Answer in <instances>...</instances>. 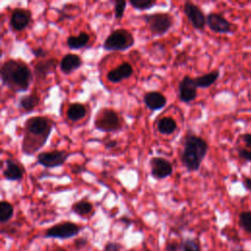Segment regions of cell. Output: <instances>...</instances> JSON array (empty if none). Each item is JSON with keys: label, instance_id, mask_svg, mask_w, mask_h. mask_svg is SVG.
<instances>
[{"label": "cell", "instance_id": "cell-1", "mask_svg": "<svg viewBox=\"0 0 251 251\" xmlns=\"http://www.w3.org/2000/svg\"><path fill=\"white\" fill-rule=\"evenodd\" d=\"M53 129V122L44 116H34L25 122V135L22 150L27 155H31L42 148Z\"/></svg>", "mask_w": 251, "mask_h": 251}, {"label": "cell", "instance_id": "cell-2", "mask_svg": "<svg viewBox=\"0 0 251 251\" xmlns=\"http://www.w3.org/2000/svg\"><path fill=\"white\" fill-rule=\"evenodd\" d=\"M2 85L15 92L27 91L32 81V73L25 61L8 59L0 69Z\"/></svg>", "mask_w": 251, "mask_h": 251}, {"label": "cell", "instance_id": "cell-3", "mask_svg": "<svg viewBox=\"0 0 251 251\" xmlns=\"http://www.w3.org/2000/svg\"><path fill=\"white\" fill-rule=\"evenodd\" d=\"M207 152V141L201 136L188 133L184 139V148L180 159L189 172H196L199 170Z\"/></svg>", "mask_w": 251, "mask_h": 251}, {"label": "cell", "instance_id": "cell-4", "mask_svg": "<svg viewBox=\"0 0 251 251\" xmlns=\"http://www.w3.org/2000/svg\"><path fill=\"white\" fill-rule=\"evenodd\" d=\"M134 37L126 29L114 30L103 43L102 47L107 51H125L133 47Z\"/></svg>", "mask_w": 251, "mask_h": 251}, {"label": "cell", "instance_id": "cell-5", "mask_svg": "<svg viewBox=\"0 0 251 251\" xmlns=\"http://www.w3.org/2000/svg\"><path fill=\"white\" fill-rule=\"evenodd\" d=\"M93 125L102 133H114L122 129V119L112 108H101L95 115Z\"/></svg>", "mask_w": 251, "mask_h": 251}, {"label": "cell", "instance_id": "cell-6", "mask_svg": "<svg viewBox=\"0 0 251 251\" xmlns=\"http://www.w3.org/2000/svg\"><path fill=\"white\" fill-rule=\"evenodd\" d=\"M142 20L148 25L153 37H162L174 25V17L164 12L146 14L142 16Z\"/></svg>", "mask_w": 251, "mask_h": 251}, {"label": "cell", "instance_id": "cell-7", "mask_svg": "<svg viewBox=\"0 0 251 251\" xmlns=\"http://www.w3.org/2000/svg\"><path fill=\"white\" fill-rule=\"evenodd\" d=\"M82 228L75 223L63 222L48 229L45 233V237L67 239L78 236Z\"/></svg>", "mask_w": 251, "mask_h": 251}, {"label": "cell", "instance_id": "cell-8", "mask_svg": "<svg viewBox=\"0 0 251 251\" xmlns=\"http://www.w3.org/2000/svg\"><path fill=\"white\" fill-rule=\"evenodd\" d=\"M69 156V152L62 150L41 152L37 156V163L44 168H57L64 165Z\"/></svg>", "mask_w": 251, "mask_h": 251}, {"label": "cell", "instance_id": "cell-9", "mask_svg": "<svg viewBox=\"0 0 251 251\" xmlns=\"http://www.w3.org/2000/svg\"><path fill=\"white\" fill-rule=\"evenodd\" d=\"M184 13L195 30H202L207 26L206 25L207 16L204 14V12L201 10V8L198 5L190 1L185 2Z\"/></svg>", "mask_w": 251, "mask_h": 251}, {"label": "cell", "instance_id": "cell-10", "mask_svg": "<svg viewBox=\"0 0 251 251\" xmlns=\"http://www.w3.org/2000/svg\"><path fill=\"white\" fill-rule=\"evenodd\" d=\"M149 165L150 174L156 180H164L173 174L172 163L163 157H152Z\"/></svg>", "mask_w": 251, "mask_h": 251}, {"label": "cell", "instance_id": "cell-11", "mask_svg": "<svg viewBox=\"0 0 251 251\" xmlns=\"http://www.w3.org/2000/svg\"><path fill=\"white\" fill-rule=\"evenodd\" d=\"M207 27L216 33H231L233 24L228 21L222 14L211 12L206 18Z\"/></svg>", "mask_w": 251, "mask_h": 251}, {"label": "cell", "instance_id": "cell-12", "mask_svg": "<svg viewBox=\"0 0 251 251\" xmlns=\"http://www.w3.org/2000/svg\"><path fill=\"white\" fill-rule=\"evenodd\" d=\"M197 97V87L194 79L185 76L178 84V98L184 103H191Z\"/></svg>", "mask_w": 251, "mask_h": 251}, {"label": "cell", "instance_id": "cell-13", "mask_svg": "<svg viewBox=\"0 0 251 251\" xmlns=\"http://www.w3.org/2000/svg\"><path fill=\"white\" fill-rule=\"evenodd\" d=\"M31 21V13L28 9L16 8L10 17V27L15 31L24 30Z\"/></svg>", "mask_w": 251, "mask_h": 251}, {"label": "cell", "instance_id": "cell-14", "mask_svg": "<svg viewBox=\"0 0 251 251\" xmlns=\"http://www.w3.org/2000/svg\"><path fill=\"white\" fill-rule=\"evenodd\" d=\"M133 74V68L128 62H123L115 69L110 70L106 75V79L112 84H118L131 78Z\"/></svg>", "mask_w": 251, "mask_h": 251}, {"label": "cell", "instance_id": "cell-15", "mask_svg": "<svg viewBox=\"0 0 251 251\" xmlns=\"http://www.w3.org/2000/svg\"><path fill=\"white\" fill-rule=\"evenodd\" d=\"M2 174L7 181L20 182L24 177L25 169L18 161L12 158H7L5 160V169Z\"/></svg>", "mask_w": 251, "mask_h": 251}, {"label": "cell", "instance_id": "cell-16", "mask_svg": "<svg viewBox=\"0 0 251 251\" xmlns=\"http://www.w3.org/2000/svg\"><path fill=\"white\" fill-rule=\"evenodd\" d=\"M59 62L56 58H49L45 60H40L33 68V74L38 80H44L48 75L52 74L56 70Z\"/></svg>", "mask_w": 251, "mask_h": 251}, {"label": "cell", "instance_id": "cell-17", "mask_svg": "<svg viewBox=\"0 0 251 251\" xmlns=\"http://www.w3.org/2000/svg\"><path fill=\"white\" fill-rule=\"evenodd\" d=\"M143 102L151 111L160 110L166 106L167 97L160 91H148L143 95Z\"/></svg>", "mask_w": 251, "mask_h": 251}, {"label": "cell", "instance_id": "cell-18", "mask_svg": "<svg viewBox=\"0 0 251 251\" xmlns=\"http://www.w3.org/2000/svg\"><path fill=\"white\" fill-rule=\"evenodd\" d=\"M83 65V60L80 55L75 53L66 54L59 62V68L63 74L69 75L76 70L80 69Z\"/></svg>", "mask_w": 251, "mask_h": 251}, {"label": "cell", "instance_id": "cell-19", "mask_svg": "<svg viewBox=\"0 0 251 251\" xmlns=\"http://www.w3.org/2000/svg\"><path fill=\"white\" fill-rule=\"evenodd\" d=\"M40 103H41V97L38 94L31 93V94L21 96L18 101V106H19V109L24 114H29L37 108V107L40 105Z\"/></svg>", "mask_w": 251, "mask_h": 251}, {"label": "cell", "instance_id": "cell-20", "mask_svg": "<svg viewBox=\"0 0 251 251\" xmlns=\"http://www.w3.org/2000/svg\"><path fill=\"white\" fill-rule=\"evenodd\" d=\"M90 41L89 34L86 31L80 32L78 35H70L67 38V46L72 50H79L86 47Z\"/></svg>", "mask_w": 251, "mask_h": 251}, {"label": "cell", "instance_id": "cell-21", "mask_svg": "<svg viewBox=\"0 0 251 251\" xmlns=\"http://www.w3.org/2000/svg\"><path fill=\"white\" fill-rule=\"evenodd\" d=\"M156 129L161 134L165 135H170L173 134L177 129V121L173 117H162L156 122Z\"/></svg>", "mask_w": 251, "mask_h": 251}, {"label": "cell", "instance_id": "cell-22", "mask_svg": "<svg viewBox=\"0 0 251 251\" xmlns=\"http://www.w3.org/2000/svg\"><path fill=\"white\" fill-rule=\"evenodd\" d=\"M67 118L72 122L82 120L87 115V107L79 102L72 103L66 112Z\"/></svg>", "mask_w": 251, "mask_h": 251}, {"label": "cell", "instance_id": "cell-23", "mask_svg": "<svg viewBox=\"0 0 251 251\" xmlns=\"http://www.w3.org/2000/svg\"><path fill=\"white\" fill-rule=\"evenodd\" d=\"M219 77H220V72L218 70H214L208 74L195 78L194 82L197 89H208L217 82Z\"/></svg>", "mask_w": 251, "mask_h": 251}, {"label": "cell", "instance_id": "cell-24", "mask_svg": "<svg viewBox=\"0 0 251 251\" xmlns=\"http://www.w3.org/2000/svg\"><path fill=\"white\" fill-rule=\"evenodd\" d=\"M72 211L78 214L79 216H87V215H89L93 211V205L89 200L83 199L73 204V206H72Z\"/></svg>", "mask_w": 251, "mask_h": 251}, {"label": "cell", "instance_id": "cell-25", "mask_svg": "<svg viewBox=\"0 0 251 251\" xmlns=\"http://www.w3.org/2000/svg\"><path fill=\"white\" fill-rule=\"evenodd\" d=\"M14 215V207L8 201L0 202V223L5 224L7 223Z\"/></svg>", "mask_w": 251, "mask_h": 251}, {"label": "cell", "instance_id": "cell-26", "mask_svg": "<svg viewBox=\"0 0 251 251\" xmlns=\"http://www.w3.org/2000/svg\"><path fill=\"white\" fill-rule=\"evenodd\" d=\"M129 4L138 11H147L153 8L157 2L155 0H131Z\"/></svg>", "mask_w": 251, "mask_h": 251}, {"label": "cell", "instance_id": "cell-27", "mask_svg": "<svg viewBox=\"0 0 251 251\" xmlns=\"http://www.w3.org/2000/svg\"><path fill=\"white\" fill-rule=\"evenodd\" d=\"M239 226L248 234H251V211H242L238 216Z\"/></svg>", "mask_w": 251, "mask_h": 251}, {"label": "cell", "instance_id": "cell-28", "mask_svg": "<svg viewBox=\"0 0 251 251\" xmlns=\"http://www.w3.org/2000/svg\"><path fill=\"white\" fill-rule=\"evenodd\" d=\"M183 251H200V243L196 238H187L182 245Z\"/></svg>", "mask_w": 251, "mask_h": 251}, {"label": "cell", "instance_id": "cell-29", "mask_svg": "<svg viewBox=\"0 0 251 251\" xmlns=\"http://www.w3.org/2000/svg\"><path fill=\"white\" fill-rule=\"evenodd\" d=\"M126 6H127V2L125 0H118V1L114 2V13H115V18L117 20H121L124 17Z\"/></svg>", "mask_w": 251, "mask_h": 251}, {"label": "cell", "instance_id": "cell-30", "mask_svg": "<svg viewBox=\"0 0 251 251\" xmlns=\"http://www.w3.org/2000/svg\"><path fill=\"white\" fill-rule=\"evenodd\" d=\"M30 51L34 55V57H37V58H45L47 56V54H48V52L46 50H44L43 47H41V46L35 47V48H31Z\"/></svg>", "mask_w": 251, "mask_h": 251}, {"label": "cell", "instance_id": "cell-31", "mask_svg": "<svg viewBox=\"0 0 251 251\" xmlns=\"http://www.w3.org/2000/svg\"><path fill=\"white\" fill-rule=\"evenodd\" d=\"M237 153L239 158L251 163V150H247L245 148H239L237 150Z\"/></svg>", "mask_w": 251, "mask_h": 251}, {"label": "cell", "instance_id": "cell-32", "mask_svg": "<svg viewBox=\"0 0 251 251\" xmlns=\"http://www.w3.org/2000/svg\"><path fill=\"white\" fill-rule=\"evenodd\" d=\"M121 245L116 242H108L103 248V251H120Z\"/></svg>", "mask_w": 251, "mask_h": 251}, {"label": "cell", "instance_id": "cell-33", "mask_svg": "<svg viewBox=\"0 0 251 251\" xmlns=\"http://www.w3.org/2000/svg\"><path fill=\"white\" fill-rule=\"evenodd\" d=\"M180 247H181L180 243H178L177 241L173 240V241H169L166 244L165 249H166V251H177L178 249H180Z\"/></svg>", "mask_w": 251, "mask_h": 251}, {"label": "cell", "instance_id": "cell-34", "mask_svg": "<svg viewBox=\"0 0 251 251\" xmlns=\"http://www.w3.org/2000/svg\"><path fill=\"white\" fill-rule=\"evenodd\" d=\"M242 139L245 143V146L251 149V133H244L242 135Z\"/></svg>", "mask_w": 251, "mask_h": 251}, {"label": "cell", "instance_id": "cell-35", "mask_svg": "<svg viewBox=\"0 0 251 251\" xmlns=\"http://www.w3.org/2000/svg\"><path fill=\"white\" fill-rule=\"evenodd\" d=\"M118 146L117 140H107L105 142V148L106 149H113Z\"/></svg>", "mask_w": 251, "mask_h": 251}, {"label": "cell", "instance_id": "cell-36", "mask_svg": "<svg viewBox=\"0 0 251 251\" xmlns=\"http://www.w3.org/2000/svg\"><path fill=\"white\" fill-rule=\"evenodd\" d=\"M242 185H243V187H244V189H245L246 191L251 192V177H244V178H243V182H242Z\"/></svg>", "mask_w": 251, "mask_h": 251}, {"label": "cell", "instance_id": "cell-37", "mask_svg": "<svg viewBox=\"0 0 251 251\" xmlns=\"http://www.w3.org/2000/svg\"><path fill=\"white\" fill-rule=\"evenodd\" d=\"M75 243H76L77 248H83L84 246L87 245L88 239H86V238H79V239H77V240L75 241Z\"/></svg>", "mask_w": 251, "mask_h": 251}, {"label": "cell", "instance_id": "cell-38", "mask_svg": "<svg viewBox=\"0 0 251 251\" xmlns=\"http://www.w3.org/2000/svg\"><path fill=\"white\" fill-rule=\"evenodd\" d=\"M83 171H85V169L83 167H81L80 165H74L72 167V172L74 174H81Z\"/></svg>", "mask_w": 251, "mask_h": 251}, {"label": "cell", "instance_id": "cell-39", "mask_svg": "<svg viewBox=\"0 0 251 251\" xmlns=\"http://www.w3.org/2000/svg\"><path fill=\"white\" fill-rule=\"evenodd\" d=\"M249 76H250V78H251V71L249 72Z\"/></svg>", "mask_w": 251, "mask_h": 251}, {"label": "cell", "instance_id": "cell-40", "mask_svg": "<svg viewBox=\"0 0 251 251\" xmlns=\"http://www.w3.org/2000/svg\"><path fill=\"white\" fill-rule=\"evenodd\" d=\"M147 251H150V250H147Z\"/></svg>", "mask_w": 251, "mask_h": 251}]
</instances>
